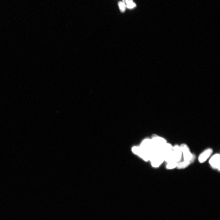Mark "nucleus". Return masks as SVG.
I'll list each match as a JSON object with an SVG mask.
<instances>
[{
	"instance_id": "39448f33",
	"label": "nucleus",
	"mask_w": 220,
	"mask_h": 220,
	"mask_svg": "<svg viewBox=\"0 0 220 220\" xmlns=\"http://www.w3.org/2000/svg\"><path fill=\"white\" fill-rule=\"evenodd\" d=\"M220 155L218 153L213 155L210 159L209 162L211 166L215 169L220 171Z\"/></svg>"
},
{
	"instance_id": "f03ea898",
	"label": "nucleus",
	"mask_w": 220,
	"mask_h": 220,
	"mask_svg": "<svg viewBox=\"0 0 220 220\" xmlns=\"http://www.w3.org/2000/svg\"><path fill=\"white\" fill-rule=\"evenodd\" d=\"M151 139L152 147V152L161 151L163 146L167 143L164 138L155 135L153 136Z\"/></svg>"
},
{
	"instance_id": "6e6552de",
	"label": "nucleus",
	"mask_w": 220,
	"mask_h": 220,
	"mask_svg": "<svg viewBox=\"0 0 220 220\" xmlns=\"http://www.w3.org/2000/svg\"><path fill=\"white\" fill-rule=\"evenodd\" d=\"M196 157H194L190 161H183L178 162L177 168L178 169H183L190 166L195 161Z\"/></svg>"
},
{
	"instance_id": "f8f14e48",
	"label": "nucleus",
	"mask_w": 220,
	"mask_h": 220,
	"mask_svg": "<svg viewBox=\"0 0 220 220\" xmlns=\"http://www.w3.org/2000/svg\"><path fill=\"white\" fill-rule=\"evenodd\" d=\"M125 0H123V2L124 3H125Z\"/></svg>"
},
{
	"instance_id": "7ed1b4c3",
	"label": "nucleus",
	"mask_w": 220,
	"mask_h": 220,
	"mask_svg": "<svg viewBox=\"0 0 220 220\" xmlns=\"http://www.w3.org/2000/svg\"><path fill=\"white\" fill-rule=\"evenodd\" d=\"M149 161L153 167L157 168L165 161V159L161 151L153 152L151 153Z\"/></svg>"
},
{
	"instance_id": "0eeeda50",
	"label": "nucleus",
	"mask_w": 220,
	"mask_h": 220,
	"mask_svg": "<svg viewBox=\"0 0 220 220\" xmlns=\"http://www.w3.org/2000/svg\"><path fill=\"white\" fill-rule=\"evenodd\" d=\"M173 155L175 161L178 163L181 161L183 155L180 146L176 145L173 146Z\"/></svg>"
},
{
	"instance_id": "f257e3e1",
	"label": "nucleus",
	"mask_w": 220,
	"mask_h": 220,
	"mask_svg": "<svg viewBox=\"0 0 220 220\" xmlns=\"http://www.w3.org/2000/svg\"><path fill=\"white\" fill-rule=\"evenodd\" d=\"M152 150L151 139H146L143 141L139 146H134L132 151L146 161H149Z\"/></svg>"
},
{
	"instance_id": "9d476101",
	"label": "nucleus",
	"mask_w": 220,
	"mask_h": 220,
	"mask_svg": "<svg viewBox=\"0 0 220 220\" xmlns=\"http://www.w3.org/2000/svg\"><path fill=\"white\" fill-rule=\"evenodd\" d=\"M178 163L175 161L167 163L166 166V168L168 170H172L177 168Z\"/></svg>"
},
{
	"instance_id": "20e7f679",
	"label": "nucleus",
	"mask_w": 220,
	"mask_h": 220,
	"mask_svg": "<svg viewBox=\"0 0 220 220\" xmlns=\"http://www.w3.org/2000/svg\"><path fill=\"white\" fill-rule=\"evenodd\" d=\"M182 151L184 161H190L194 157L195 155L193 154L188 146L185 144H182L180 146Z\"/></svg>"
},
{
	"instance_id": "1a4fd4ad",
	"label": "nucleus",
	"mask_w": 220,
	"mask_h": 220,
	"mask_svg": "<svg viewBox=\"0 0 220 220\" xmlns=\"http://www.w3.org/2000/svg\"><path fill=\"white\" fill-rule=\"evenodd\" d=\"M125 4L126 7L131 9L136 7V4L133 1V0H125Z\"/></svg>"
},
{
	"instance_id": "9b49d317",
	"label": "nucleus",
	"mask_w": 220,
	"mask_h": 220,
	"mask_svg": "<svg viewBox=\"0 0 220 220\" xmlns=\"http://www.w3.org/2000/svg\"><path fill=\"white\" fill-rule=\"evenodd\" d=\"M119 6L121 13L125 12L126 8L125 4L123 2H119L118 3Z\"/></svg>"
},
{
	"instance_id": "423d86ee",
	"label": "nucleus",
	"mask_w": 220,
	"mask_h": 220,
	"mask_svg": "<svg viewBox=\"0 0 220 220\" xmlns=\"http://www.w3.org/2000/svg\"><path fill=\"white\" fill-rule=\"evenodd\" d=\"M213 152V150L211 148H208L204 151L199 156V162L201 163L206 162L211 156Z\"/></svg>"
}]
</instances>
